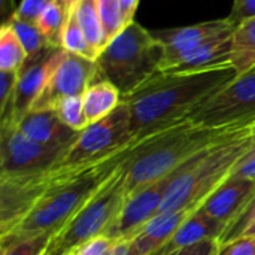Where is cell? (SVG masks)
Segmentation results:
<instances>
[{
    "label": "cell",
    "instance_id": "6da1fadb",
    "mask_svg": "<svg viewBox=\"0 0 255 255\" xmlns=\"http://www.w3.org/2000/svg\"><path fill=\"white\" fill-rule=\"evenodd\" d=\"M238 75L230 61L194 70L158 72L123 97L130 112L134 139H143L188 120Z\"/></svg>",
    "mask_w": 255,
    "mask_h": 255
},
{
    "label": "cell",
    "instance_id": "7a4b0ae2",
    "mask_svg": "<svg viewBox=\"0 0 255 255\" xmlns=\"http://www.w3.org/2000/svg\"><path fill=\"white\" fill-rule=\"evenodd\" d=\"M244 126L206 127L185 120L136 140L121 164L126 175V194L170 175L187 160L227 139Z\"/></svg>",
    "mask_w": 255,
    "mask_h": 255
},
{
    "label": "cell",
    "instance_id": "3957f363",
    "mask_svg": "<svg viewBox=\"0 0 255 255\" xmlns=\"http://www.w3.org/2000/svg\"><path fill=\"white\" fill-rule=\"evenodd\" d=\"M127 149L91 164L73 169L55 167V176L37 205L15 230L0 236V242L21 241L43 233L57 236L121 166Z\"/></svg>",
    "mask_w": 255,
    "mask_h": 255
},
{
    "label": "cell",
    "instance_id": "277c9868",
    "mask_svg": "<svg viewBox=\"0 0 255 255\" xmlns=\"http://www.w3.org/2000/svg\"><path fill=\"white\" fill-rule=\"evenodd\" d=\"M254 142L255 123H251L190 158L169 187L160 212L196 211L229 179L236 163L253 148Z\"/></svg>",
    "mask_w": 255,
    "mask_h": 255
},
{
    "label": "cell",
    "instance_id": "5b68a950",
    "mask_svg": "<svg viewBox=\"0 0 255 255\" xmlns=\"http://www.w3.org/2000/svg\"><path fill=\"white\" fill-rule=\"evenodd\" d=\"M164 45L155 34L133 21L99 54L102 79L112 82L124 96L161 72Z\"/></svg>",
    "mask_w": 255,
    "mask_h": 255
},
{
    "label": "cell",
    "instance_id": "8992f818",
    "mask_svg": "<svg viewBox=\"0 0 255 255\" xmlns=\"http://www.w3.org/2000/svg\"><path fill=\"white\" fill-rule=\"evenodd\" d=\"M126 199V175L120 166L55 236L58 248L70 253L94 238L106 236L121 214Z\"/></svg>",
    "mask_w": 255,
    "mask_h": 255
},
{
    "label": "cell",
    "instance_id": "52a82bcc",
    "mask_svg": "<svg viewBox=\"0 0 255 255\" xmlns=\"http://www.w3.org/2000/svg\"><path fill=\"white\" fill-rule=\"evenodd\" d=\"M136 142L128 108L124 102L103 120L84 128L57 167L73 169L109 158Z\"/></svg>",
    "mask_w": 255,
    "mask_h": 255
},
{
    "label": "cell",
    "instance_id": "ba28073f",
    "mask_svg": "<svg viewBox=\"0 0 255 255\" xmlns=\"http://www.w3.org/2000/svg\"><path fill=\"white\" fill-rule=\"evenodd\" d=\"M188 120L206 127L255 123V69L238 75L226 88L197 108Z\"/></svg>",
    "mask_w": 255,
    "mask_h": 255
},
{
    "label": "cell",
    "instance_id": "9c48e42d",
    "mask_svg": "<svg viewBox=\"0 0 255 255\" xmlns=\"http://www.w3.org/2000/svg\"><path fill=\"white\" fill-rule=\"evenodd\" d=\"M66 152L30 139L15 124L0 126V176L52 170L60 164Z\"/></svg>",
    "mask_w": 255,
    "mask_h": 255
},
{
    "label": "cell",
    "instance_id": "30bf717a",
    "mask_svg": "<svg viewBox=\"0 0 255 255\" xmlns=\"http://www.w3.org/2000/svg\"><path fill=\"white\" fill-rule=\"evenodd\" d=\"M55 176V167L42 173L0 176V236L15 230L33 211Z\"/></svg>",
    "mask_w": 255,
    "mask_h": 255
},
{
    "label": "cell",
    "instance_id": "8fae6325",
    "mask_svg": "<svg viewBox=\"0 0 255 255\" xmlns=\"http://www.w3.org/2000/svg\"><path fill=\"white\" fill-rule=\"evenodd\" d=\"M187 163L188 160L170 175L127 196L121 214L118 215L117 221L112 224L106 236L114 241L133 239L154 217L160 214L169 187L172 185L175 178L184 170Z\"/></svg>",
    "mask_w": 255,
    "mask_h": 255
},
{
    "label": "cell",
    "instance_id": "7c38bea8",
    "mask_svg": "<svg viewBox=\"0 0 255 255\" xmlns=\"http://www.w3.org/2000/svg\"><path fill=\"white\" fill-rule=\"evenodd\" d=\"M99 79H102V76L97 61L66 51L31 111L55 109V106L64 99L82 96L85 90Z\"/></svg>",
    "mask_w": 255,
    "mask_h": 255
},
{
    "label": "cell",
    "instance_id": "4fadbf2b",
    "mask_svg": "<svg viewBox=\"0 0 255 255\" xmlns=\"http://www.w3.org/2000/svg\"><path fill=\"white\" fill-rule=\"evenodd\" d=\"M235 28L236 25L227 16L187 27L152 31L155 37L164 45V60L161 64V72L176 69L178 64L197 48L214 40L215 37L233 33Z\"/></svg>",
    "mask_w": 255,
    "mask_h": 255
},
{
    "label": "cell",
    "instance_id": "5bb4252c",
    "mask_svg": "<svg viewBox=\"0 0 255 255\" xmlns=\"http://www.w3.org/2000/svg\"><path fill=\"white\" fill-rule=\"evenodd\" d=\"M64 54L66 51L63 48H46L37 55L28 57L18 73L12 115L6 124H16L25 114L31 111L34 102L42 94L52 72L63 60Z\"/></svg>",
    "mask_w": 255,
    "mask_h": 255
},
{
    "label": "cell",
    "instance_id": "9a60e30c",
    "mask_svg": "<svg viewBox=\"0 0 255 255\" xmlns=\"http://www.w3.org/2000/svg\"><path fill=\"white\" fill-rule=\"evenodd\" d=\"M255 194V179L229 178L197 209L209 218L230 226Z\"/></svg>",
    "mask_w": 255,
    "mask_h": 255
},
{
    "label": "cell",
    "instance_id": "2e32d148",
    "mask_svg": "<svg viewBox=\"0 0 255 255\" xmlns=\"http://www.w3.org/2000/svg\"><path fill=\"white\" fill-rule=\"evenodd\" d=\"M30 139L52 148L67 151L81 131H75L67 127L57 115L54 109L30 111L15 124Z\"/></svg>",
    "mask_w": 255,
    "mask_h": 255
},
{
    "label": "cell",
    "instance_id": "e0dca14e",
    "mask_svg": "<svg viewBox=\"0 0 255 255\" xmlns=\"http://www.w3.org/2000/svg\"><path fill=\"white\" fill-rule=\"evenodd\" d=\"M224 230H226L224 224L209 218L208 215L196 209L178 227L173 236L152 255H175L188 247H193L196 244H200L209 239L220 241Z\"/></svg>",
    "mask_w": 255,
    "mask_h": 255
},
{
    "label": "cell",
    "instance_id": "ac0fdd59",
    "mask_svg": "<svg viewBox=\"0 0 255 255\" xmlns=\"http://www.w3.org/2000/svg\"><path fill=\"white\" fill-rule=\"evenodd\" d=\"M194 211L160 212L133 239L127 241L131 255H152L178 230V227Z\"/></svg>",
    "mask_w": 255,
    "mask_h": 255
},
{
    "label": "cell",
    "instance_id": "d6986e66",
    "mask_svg": "<svg viewBox=\"0 0 255 255\" xmlns=\"http://www.w3.org/2000/svg\"><path fill=\"white\" fill-rule=\"evenodd\" d=\"M123 102L120 90L106 79H99L91 84L82 94L84 111L90 124L97 123L112 114Z\"/></svg>",
    "mask_w": 255,
    "mask_h": 255
},
{
    "label": "cell",
    "instance_id": "ffe728a7",
    "mask_svg": "<svg viewBox=\"0 0 255 255\" xmlns=\"http://www.w3.org/2000/svg\"><path fill=\"white\" fill-rule=\"evenodd\" d=\"M230 63L239 75L255 69V18L236 25L232 34Z\"/></svg>",
    "mask_w": 255,
    "mask_h": 255
},
{
    "label": "cell",
    "instance_id": "44dd1931",
    "mask_svg": "<svg viewBox=\"0 0 255 255\" xmlns=\"http://www.w3.org/2000/svg\"><path fill=\"white\" fill-rule=\"evenodd\" d=\"M75 13L88 42L100 54L102 49L106 46V36L100 18L99 0H79L75 7Z\"/></svg>",
    "mask_w": 255,
    "mask_h": 255
},
{
    "label": "cell",
    "instance_id": "7402d4cb",
    "mask_svg": "<svg viewBox=\"0 0 255 255\" xmlns=\"http://www.w3.org/2000/svg\"><path fill=\"white\" fill-rule=\"evenodd\" d=\"M28 54L7 22L0 27V72H19Z\"/></svg>",
    "mask_w": 255,
    "mask_h": 255
},
{
    "label": "cell",
    "instance_id": "603a6c76",
    "mask_svg": "<svg viewBox=\"0 0 255 255\" xmlns=\"http://www.w3.org/2000/svg\"><path fill=\"white\" fill-rule=\"evenodd\" d=\"M70 13L60 0H54L39 16L37 27L51 48H63V33Z\"/></svg>",
    "mask_w": 255,
    "mask_h": 255
},
{
    "label": "cell",
    "instance_id": "cb8c5ba5",
    "mask_svg": "<svg viewBox=\"0 0 255 255\" xmlns=\"http://www.w3.org/2000/svg\"><path fill=\"white\" fill-rule=\"evenodd\" d=\"M63 49L70 54H75V55H79L93 61H97V57H99L97 49L88 42L87 36L84 34L78 22L75 10L70 13L64 33H63Z\"/></svg>",
    "mask_w": 255,
    "mask_h": 255
},
{
    "label": "cell",
    "instance_id": "d4e9b609",
    "mask_svg": "<svg viewBox=\"0 0 255 255\" xmlns=\"http://www.w3.org/2000/svg\"><path fill=\"white\" fill-rule=\"evenodd\" d=\"M12 30L16 33L18 39L21 40L22 46L25 48L28 57H34L39 52H42L46 48H51L45 39V36L42 34L40 28L37 27V22H28L24 21L21 18H18L15 13H12L9 16V19L6 21Z\"/></svg>",
    "mask_w": 255,
    "mask_h": 255
},
{
    "label": "cell",
    "instance_id": "484cf974",
    "mask_svg": "<svg viewBox=\"0 0 255 255\" xmlns=\"http://www.w3.org/2000/svg\"><path fill=\"white\" fill-rule=\"evenodd\" d=\"M54 238L49 233H43L21 241L0 242V255H46Z\"/></svg>",
    "mask_w": 255,
    "mask_h": 255
},
{
    "label": "cell",
    "instance_id": "4316f807",
    "mask_svg": "<svg viewBox=\"0 0 255 255\" xmlns=\"http://www.w3.org/2000/svg\"><path fill=\"white\" fill-rule=\"evenodd\" d=\"M58 118L72 130L75 131H82L90 126L85 111H84V103H82V96H75V97H67L61 100L55 109Z\"/></svg>",
    "mask_w": 255,
    "mask_h": 255
},
{
    "label": "cell",
    "instance_id": "83f0119b",
    "mask_svg": "<svg viewBox=\"0 0 255 255\" xmlns=\"http://www.w3.org/2000/svg\"><path fill=\"white\" fill-rule=\"evenodd\" d=\"M100 18L106 36V45L118 36L127 25L124 19V13L121 9L120 0H99Z\"/></svg>",
    "mask_w": 255,
    "mask_h": 255
},
{
    "label": "cell",
    "instance_id": "f1b7e54d",
    "mask_svg": "<svg viewBox=\"0 0 255 255\" xmlns=\"http://www.w3.org/2000/svg\"><path fill=\"white\" fill-rule=\"evenodd\" d=\"M19 72H0V126L9 123Z\"/></svg>",
    "mask_w": 255,
    "mask_h": 255
},
{
    "label": "cell",
    "instance_id": "f546056e",
    "mask_svg": "<svg viewBox=\"0 0 255 255\" xmlns=\"http://www.w3.org/2000/svg\"><path fill=\"white\" fill-rule=\"evenodd\" d=\"M255 220V194L253 199L248 202V205L244 208V211L239 214V217L230 224L227 226V229L224 230L223 236L220 238V244H227L230 241H235L238 238H241L244 235V232L248 229V226Z\"/></svg>",
    "mask_w": 255,
    "mask_h": 255
},
{
    "label": "cell",
    "instance_id": "4dcf8cb0",
    "mask_svg": "<svg viewBox=\"0 0 255 255\" xmlns=\"http://www.w3.org/2000/svg\"><path fill=\"white\" fill-rule=\"evenodd\" d=\"M54 0H21L15 9V15L28 22H37L39 16Z\"/></svg>",
    "mask_w": 255,
    "mask_h": 255
},
{
    "label": "cell",
    "instance_id": "1f68e13d",
    "mask_svg": "<svg viewBox=\"0 0 255 255\" xmlns=\"http://www.w3.org/2000/svg\"><path fill=\"white\" fill-rule=\"evenodd\" d=\"M115 244H117V241H114L108 236H99V238H94V239L82 244L76 250L70 251V255H108Z\"/></svg>",
    "mask_w": 255,
    "mask_h": 255
},
{
    "label": "cell",
    "instance_id": "d6a6232c",
    "mask_svg": "<svg viewBox=\"0 0 255 255\" xmlns=\"http://www.w3.org/2000/svg\"><path fill=\"white\" fill-rule=\"evenodd\" d=\"M217 255H255V236H242L227 244H220Z\"/></svg>",
    "mask_w": 255,
    "mask_h": 255
},
{
    "label": "cell",
    "instance_id": "836d02e7",
    "mask_svg": "<svg viewBox=\"0 0 255 255\" xmlns=\"http://www.w3.org/2000/svg\"><path fill=\"white\" fill-rule=\"evenodd\" d=\"M229 18L235 25L255 18V0H233V7Z\"/></svg>",
    "mask_w": 255,
    "mask_h": 255
},
{
    "label": "cell",
    "instance_id": "e575fe53",
    "mask_svg": "<svg viewBox=\"0 0 255 255\" xmlns=\"http://www.w3.org/2000/svg\"><path fill=\"white\" fill-rule=\"evenodd\" d=\"M229 178L255 179V152L251 149L236 163Z\"/></svg>",
    "mask_w": 255,
    "mask_h": 255
},
{
    "label": "cell",
    "instance_id": "d590c367",
    "mask_svg": "<svg viewBox=\"0 0 255 255\" xmlns=\"http://www.w3.org/2000/svg\"><path fill=\"white\" fill-rule=\"evenodd\" d=\"M220 250V241L218 239H209L200 244H196L193 247H188L175 255H217Z\"/></svg>",
    "mask_w": 255,
    "mask_h": 255
},
{
    "label": "cell",
    "instance_id": "8d00e7d4",
    "mask_svg": "<svg viewBox=\"0 0 255 255\" xmlns=\"http://www.w3.org/2000/svg\"><path fill=\"white\" fill-rule=\"evenodd\" d=\"M120 1H121V9L124 13L126 25H128L134 21V15H136V10H137L140 0H120Z\"/></svg>",
    "mask_w": 255,
    "mask_h": 255
},
{
    "label": "cell",
    "instance_id": "74e56055",
    "mask_svg": "<svg viewBox=\"0 0 255 255\" xmlns=\"http://www.w3.org/2000/svg\"><path fill=\"white\" fill-rule=\"evenodd\" d=\"M15 12L13 0H0V13H1V24L9 19V16Z\"/></svg>",
    "mask_w": 255,
    "mask_h": 255
},
{
    "label": "cell",
    "instance_id": "f35d334b",
    "mask_svg": "<svg viewBox=\"0 0 255 255\" xmlns=\"http://www.w3.org/2000/svg\"><path fill=\"white\" fill-rule=\"evenodd\" d=\"M108 255H131L128 242L127 241H117V244L114 245V248L111 250V253Z\"/></svg>",
    "mask_w": 255,
    "mask_h": 255
},
{
    "label": "cell",
    "instance_id": "ab89813d",
    "mask_svg": "<svg viewBox=\"0 0 255 255\" xmlns=\"http://www.w3.org/2000/svg\"><path fill=\"white\" fill-rule=\"evenodd\" d=\"M46 255H70V253H64V251H61V250L58 248L57 242H55V238H54V239H52V242H51V247H49V250H48Z\"/></svg>",
    "mask_w": 255,
    "mask_h": 255
},
{
    "label": "cell",
    "instance_id": "60d3db41",
    "mask_svg": "<svg viewBox=\"0 0 255 255\" xmlns=\"http://www.w3.org/2000/svg\"><path fill=\"white\" fill-rule=\"evenodd\" d=\"M60 1L63 3V6L66 7V10H67L69 13H72V12L75 10L76 4L79 3V0H60Z\"/></svg>",
    "mask_w": 255,
    "mask_h": 255
},
{
    "label": "cell",
    "instance_id": "b9f144b4",
    "mask_svg": "<svg viewBox=\"0 0 255 255\" xmlns=\"http://www.w3.org/2000/svg\"><path fill=\"white\" fill-rule=\"evenodd\" d=\"M242 236H255V220L251 223V224H250V226H248V229L244 232V235H242ZM242 236H241V238H242Z\"/></svg>",
    "mask_w": 255,
    "mask_h": 255
},
{
    "label": "cell",
    "instance_id": "7bdbcfd3",
    "mask_svg": "<svg viewBox=\"0 0 255 255\" xmlns=\"http://www.w3.org/2000/svg\"><path fill=\"white\" fill-rule=\"evenodd\" d=\"M251 151H253V152H255V142H254V145H253V148H251Z\"/></svg>",
    "mask_w": 255,
    "mask_h": 255
}]
</instances>
